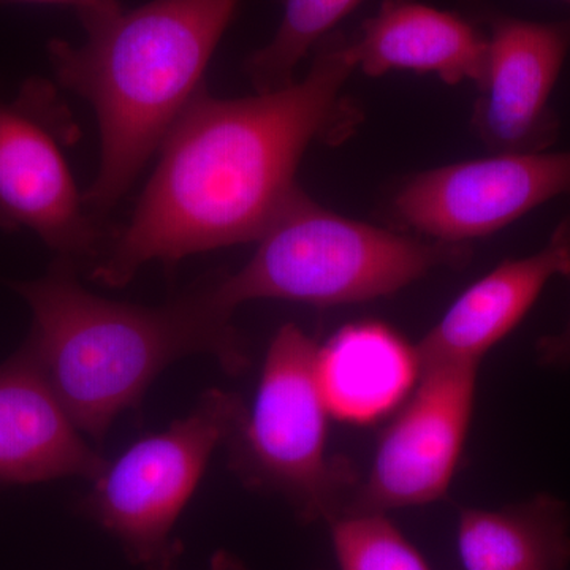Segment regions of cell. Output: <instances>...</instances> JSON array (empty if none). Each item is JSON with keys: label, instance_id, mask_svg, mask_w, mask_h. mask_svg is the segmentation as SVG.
I'll return each instance as SVG.
<instances>
[{"label": "cell", "instance_id": "obj_1", "mask_svg": "<svg viewBox=\"0 0 570 570\" xmlns=\"http://www.w3.org/2000/svg\"><path fill=\"white\" fill-rule=\"evenodd\" d=\"M356 70L352 36L333 31L309 70L283 89L217 99L204 88L160 146L159 163L129 223L116 230L92 279L129 284L149 262L258 242L298 189L311 145H340L362 110L346 96Z\"/></svg>", "mask_w": 570, "mask_h": 570}, {"label": "cell", "instance_id": "obj_2", "mask_svg": "<svg viewBox=\"0 0 570 570\" xmlns=\"http://www.w3.org/2000/svg\"><path fill=\"white\" fill-rule=\"evenodd\" d=\"M242 0H151L81 21L86 41L48 45L56 81L91 105L100 164L85 193L107 217L179 116L205 88L214 51Z\"/></svg>", "mask_w": 570, "mask_h": 570}, {"label": "cell", "instance_id": "obj_3", "mask_svg": "<svg viewBox=\"0 0 570 570\" xmlns=\"http://www.w3.org/2000/svg\"><path fill=\"white\" fill-rule=\"evenodd\" d=\"M78 269L55 258L39 279L13 281L10 287L31 307V333L22 346L82 433L102 439L181 356L208 354L227 373L246 370L245 341L213 305L204 281L167 305L148 307L91 294Z\"/></svg>", "mask_w": 570, "mask_h": 570}, {"label": "cell", "instance_id": "obj_4", "mask_svg": "<svg viewBox=\"0 0 570 570\" xmlns=\"http://www.w3.org/2000/svg\"><path fill=\"white\" fill-rule=\"evenodd\" d=\"M250 261L236 273L205 277L213 305L234 317L254 299L332 307L403 291L436 272L464 268L469 245L431 242L396 228L341 216L298 187Z\"/></svg>", "mask_w": 570, "mask_h": 570}, {"label": "cell", "instance_id": "obj_5", "mask_svg": "<svg viewBox=\"0 0 570 570\" xmlns=\"http://www.w3.org/2000/svg\"><path fill=\"white\" fill-rule=\"evenodd\" d=\"M317 343L284 325L269 344L253 409L230 444L232 468L253 489L275 491L305 520L330 521L354 497V472L326 453L328 409L316 377Z\"/></svg>", "mask_w": 570, "mask_h": 570}, {"label": "cell", "instance_id": "obj_6", "mask_svg": "<svg viewBox=\"0 0 570 570\" xmlns=\"http://www.w3.org/2000/svg\"><path fill=\"white\" fill-rule=\"evenodd\" d=\"M246 412L234 393L209 390L187 417L135 442L94 480L89 512L142 569L176 570L179 517Z\"/></svg>", "mask_w": 570, "mask_h": 570}, {"label": "cell", "instance_id": "obj_7", "mask_svg": "<svg viewBox=\"0 0 570 570\" xmlns=\"http://www.w3.org/2000/svg\"><path fill=\"white\" fill-rule=\"evenodd\" d=\"M77 126L50 82L31 80L0 97V232H33L55 258L96 266L118 228L91 212L63 148Z\"/></svg>", "mask_w": 570, "mask_h": 570}, {"label": "cell", "instance_id": "obj_8", "mask_svg": "<svg viewBox=\"0 0 570 570\" xmlns=\"http://www.w3.org/2000/svg\"><path fill=\"white\" fill-rule=\"evenodd\" d=\"M570 195V151L493 154L409 176L389 202L396 230L469 245Z\"/></svg>", "mask_w": 570, "mask_h": 570}, {"label": "cell", "instance_id": "obj_9", "mask_svg": "<svg viewBox=\"0 0 570 570\" xmlns=\"http://www.w3.org/2000/svg\"><path fill=\"white\" fill-rule=\"evenodd\" d=\"M478 373L479 366L461 363L423 367L382 431L366 482L344 512L387 513L448 494L471 428Z\"/></svg>", "mask_w": 570, "mask_h": 570}, {"label": "cell", "instance_id": "obj_10", "mask_svg": "<svg viewBox=\"0 0 570 570\" xmlns=\"http://www.w3.org/2000/svg\"><path fill=\"white\" fill-rule=\"evenodd\" d=\"M489 37L471 129L493 154L549 151L560 134L550 100L570 50V21L539 22L498 13L475 0Z\"/></svg>", "mask_w": 570, "mask_h": 570}, {"label": "cell", "instance_id": "obj_11", "mask_svg": "<svg viewBox=\"0 0 570 570\" xmlns=\"http://www.w3.org/2000/svg\"><path fill=\"white\" fill-rule=\"evenodd\" d=\"M108 461L82 431L24 346L0 365V485L96 480Z\"/></svg>", "mask_w": 570, "mask_h": 570}, {"label": "cell", "instance_id": "obj_12", "mask_svg": "<svg viewBox=\"0 0 570 570\" xmlns=\"http://www.w3.org/2000/svg\"><path fill=\"white\" fill-rule=\"evenodd\" d=\"M570 230L562 219L549 243L528 257L509 258L469 285L417 346L422 366H479L491 348L527 317L553 277L568 276Z\"/></svg>", "mask_w": 570, "mask_h": 570}, {"label": "cell", "instance_id": "obj_13", "mask_svg": "<svg viewBox=\"0 0 570 570\" xmlns=\"http://www.w3.org/2000/svg\"><path fill=\"white\" fill-rule=\"evenodd\" d=\"M489 37L474 18L419 0H384L352 36L356 70L384 77L393 70L436 75L445 85H478Z\"/></svg>", "mask_w": 570, "mask_h": 570}, {"label": "cell", "instance_id": "obj_14", "mask_svg": "<svg viewBox=\"0 0 570 570\" xmlns=\"http://www.w3.org/2000/svg\"><path fill=\"white\" fill-rule=\"evenodd\" d=\"M422 371L417 346L384 322L343 326L317 347V384L330 417L351 425L395 414Z\"/></svg>", "mask_w": 570, "mask_h": 570}, {"label": "cell", "instance_id": "obj_15", "mask_svg": "<svg viewBox=\"0 0 570 570\" xmlns=\"http://www.w3.org/2000/svg\"><path fill=\"white\" fill-rule=\"evenodd\" d=\"M464 570H569L568 508L539 494L502 509H466L459 521Z\"/></svg>", "mask_w": 570, "mask_h": 570}, {"label": "cell", "instance_id": "obj_16", "mask_svg": "<svg viewBox=\"0 0 570 570\" xmlns=\"http://www.w3.org/2000/svg\"><path fill=\"white\" fill-rule=\"evenodd\" d=\"M363 2L365 0H285L283 20L275 37L249 55L243 66L255 92L276 91L292 85L299 62Z\"/></svg>", "mask_w": 570, "mask_h": 570}, {"label": "cell", "instance_id": "obj_17", "mask_svg": "<svg viewBox=\"0 0 570 570\" xmlns=\"http://www.w3.org/2000/svg\"><path fill=\"white\" fill-rule=\"evenodd\" d=\"M328 523L340 570H431L387 513L344 512Z\"/></svg>", "mask_w": 570, "mask_h": 570}, {"label": "cell", "instance_id": "obj_18", "mask_svg": "<svg viewBox=\"0 0 570 570\" xmlns=\"http://www.w3.org/2000/svg\"><path fill=\"white\" fill-rule=\"evenodd\" d=\"M566 223L569 225L570 230V209L566 214ZM570 281V269L568 273ZM538 360L540 365L547 367H569L570 366V318L568 325L564 326L562 332L557 335H549L540 337L538 341Z\"/></svg>", "mask_w": 570, "mask_h": 570}, {"label": "cell", "instance_id": "obj_19", "mask_svg": "<svg viewBox=\"0 0 570 570\" xmlns=\"http://www.w3.org/2000/svg\"><path fill=\"white\" fill-rule=\"evenodd\" d=\"M9 3H50V6H67L77 10L81 21L97 17V14L108 13V11L119 9L121 3L118 0H0V6Z\"/></svg>", "mask_w": 570, "mask_h": 570}, {"label": "cell", "instance_id": "obj_20", "mask_svg": "<svg viewBox=\"0 0 570 570\" xmlns=\"http://www.w3.org/2000/svg\"><path fill=\"white\" fill-rule=\"evenodd\" d=\"M212 570H246L243 568L242 562L232 557V554L219 551L214 554L212 560Z\"/></svg>", "mask_w": 570, "mask_h": 570}, {"label": "cell", "instance_id": "obj_21", "mask_svg": "<svg viewBox=\"0 0 570 570\" xmlns=\"http://www.w3.org/2000/svg\"><path fill=\"white\" fill-rule=\"evenodd\" d=\"M562 2L569 3L570 6V0H562Z\"/></svg>", "mask_w": 570, "mask_h": 570}]
</instances>
